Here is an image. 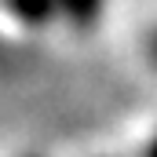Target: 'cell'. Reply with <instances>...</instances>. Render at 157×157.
Masks as SVG:
<instances>
[{
	"label": "cell",
	"instance_id": "6da1fadb",
	"mask_svg": "<svg viewBox=\"0 0 157 157\" xmlns=\"http://www.w3.org/2000/svg\"><path fill=\"white\" fill-rule=\"evenodd\" d=\"M55 26H66L62 0H0V40L33 44Z\"/></svg>",
	"mask_w": 157,
	"mask_h": 157
},
{
	"label": "cell",
	"instance_id": "7a4b0ae2",
	"mask_svg": "<svg viewBox=\"0 0 157 157\" xmlns=\"http://www.w3.org/2000/svg\"><path fill=\"white\" fill-rule=\"evenodd\" d=\"M143 55H146L150 70H157V26H150V33H146V40H143Z\"/></svg>",
	"mask_w": 157,
	"mask_h": 157
}]
</instances>
